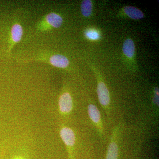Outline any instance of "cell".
Masks as SVG:
<instances>
[{"mask_svg":"<svg viewBox=\"0 0 159 159\" xmlns=\"http://www.w3.org/2000/svg\"><path fill=\"white\" fill-rule=\"evenodd\" d=\"M97 92L99 103L108 115L109 113L110 98L108 89L104 82L100 81L98 84Z\"/></svg>","mask_w":159,"mask_h":159,"instance_id":"6da1fadb","label":"cell"},{"mask_svg":"<svg viewBox=\"0 0 159 159\" xmlns=\"http://www.w3.org/2000/svg\"><path fill=\"white\" fill-rule=\"evenodd\" d=\"M119 130V127L118 126L116 127L113 130L110 142L107 148L106 159H118L119 156L118 139Z\"/></svg>","mask_w":159,"mask_h":159,"instance_id":"7a4b0ae2","label":"cell"},{"mask_svg":"<svg viewBox=\"0 0 159 159\" xmlns=\"http://www.w3.org/2000/svg\"><path fill=\"white\" fill-rule=\"evenodd\" d=\"M88 113L89 116L96 126L99 135L102 137L103 135V126L99 109L94 104H90L88 107Z\"/></svg>","mask_w":159,"mask_h":159,"instance_id":"3957f363","label":"cell"},{"mask_svg":"<svg viewBox=\"0 0 159 159\" xmlns=\"http://www.w3.org/2000/svg\"><path fill=\"white\" fill-rule=\"evenodd\" d=\"M59 106L61 111L63 113H68L72 110L73 101L70 95L65 93L61 95L59 100Z\"/></svg>","mask_w":159,"mask_h":159,"instance_id":"277c9868","label":"cell"},{"mask_svg":"<svg viewBox=\"0 0 159 159\" xmlns=\"http://www.w3.org/2000/svg\"><path fill=\"white\" fill-rule=\"evenodd\" d=\"M60 135L66 145L68 147H73L75 142L74 131L71 129L64 127L60 131Z\"/></svg>","mask_w":159,"mask_h":159,"instance_id":"5b68a950","label":"cell"},{"mask_svg":"<svg viewBox=\"0 0 159 159\" xmlns=\"http://www.w3.org/2000/svg\"><path fill=\"white\" fill-rule=\"evenodd\" d=\"M50 62L54 66L60 68H65L69 65L68 59L61 54H55L51 56L50 58Z\"/></svg>","mask_w":159,"mask_h":159,"instance_id":"8992f818","label":"cell"},{"mask_svg":"<svg viewBox=\"0 0 159 159\" xmlns=\"http://www.w3.org/2000/svg\"><path fill=\"white\" fill-rule=\"evenodd\" d=\"M46 20L50 25L55 28L60 27L63 22L62 17L59 15L54 12H51L47 15Z\"/></svg>","mask_w":159,"mask_h":159,"instance_id":"52a82bcc","label":"cell"},{"mask_svg":"<svg viewBox=\"0 0 159 159\" xmlns=\"http://www.w3.org/2000/svg\"><path fill=\"white\" fill-rule=\"evenodd\" d=\"M124 11L126 14L134 20H139L144 17V14L141 10L133 6H126L124 8Z\"/></svg>","mask_w":159,"mask_h":159,"instance_id":"ba28073f","label":"cell"},{"mask_svg":"<svg viewBox=\"0 0 159 159\" xmlns=\"http://www.w3.org/2000/svg\"><path fill=\"white\" fill-rule=\"evenodd\" d=\"M23 34L22 27L19 24H15L11 29V39L13 42H19L21 39Z\"/></svg>","mask_w":159,"mask_h":159,"instance_id":"9c48e42d","label":"cell"},{"mask_svg":"<svg viewBox=\"0 0 159 159\" xmlns=\"http://www.w3.org/2000/svg\"><path fill=\"white\" fill-rule=\"evenodd\" d=\"M124 54L128 57H132L135 52V46L133 41L131 39L125 40L123 45Z\"/></svg>","mask_w":159,"mask_h":159,"instance_id":"30bf717a","label":"cell"},{"mask_svg":"<svg viewBox=\"0 0 159 159\" xmlns=\"http://www.w3.org/2000/svg\"><path fill=\"white\" fill-rule=\"evenodd\" d=\"M92 2L90 0H84L82 2L81 5V11L82 14L85 17L91 15L92 11Z\"/></svg>","mask_w":159,"mask_h":159,"instance_id":"8fae6325","label":"cell"},{"mask_svg":"<svg viewBox=\"0 0 159 159\" xmlns=\"http://www.w3.org/2000/svg\"><path fill=\"white\" fill-rule=\"evenodd\" d=\"M86 36L89 39L97 40L99 38V35L98 32L96 31L90 30L86 32Z\"/></svg>","mask_w":159,"mask_h":159,"instance_id":"7c38bea8","label":"cell"},{"mask_svg":"<svg viewBox=\"0 0 159 159\" xmlns=\"http://www.w3.org/2000/svg\"><path fill=\"white\" fill-rule=\"evenodd\" d=\"M153 102L157 106L159 105V90L158 89L156 88L155 91V96L153 98Z\"/></svg>","mask_w":159,"mask_h":159,"instance_id":"4fadbf2b","label":"cell"}]
</instances>
